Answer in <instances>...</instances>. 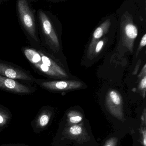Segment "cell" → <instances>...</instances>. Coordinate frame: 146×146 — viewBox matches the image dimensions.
Instances as JSON below:
<instances>
[{
	"label": "cell",
	"instance_id": "cell-1",
	"mask_svg": "<svg viewBox=\"0 0 146 146\" xmlns=\"http://www.w3.org/2000/svg\"><path fill=\"white\" fill-rule=\"evenodd\" d=\"M15 7L18 21L25 33L38 43L36 11L33 8L31 3L28 0H16Z\"/></svg>",
	"mask_w": 146,
	"mask_h": 146
},
{
	"label": "cell",
	"instance_id": "cell-2",
	"mask_svg": "<svg viewBox=\"0 0 146 146\" xmlns=\"http://www.w3.org/2000/svg\"><path fill=\"white\" fill-rule=\"evenodd\" d=\"M36 17L39 32L46 42L58 50L60 43L55 26V16L47 10L39 9L36 11Z\"/></svg>",
	"mask_w": 146,
	"mask_h": 146
},
{
	"label": "cell",
	"instance_id": "cell-3",
	"mask_svg": "<svg viewBox=\"0 0 146 146\" xmlns=\"http://www.w3.org/2000/svg\"><path fill=\"white\" fill-rule=\"evenodd\" d=\"M120 25L123 44L132 52L139 31L134 22L133 16L127 12L122 16Z\"/></svg>",
	"mask_w": 146,
	"mask_h": 146
},
{
	"label": "cell",
	"instance_id": "cell-4",
	"mask_svg": "<svg viewBox=\"0 0 146 146\" xmlns=\"http://www.w3.org/2000/svg\"><path fill=\"white\" fill-rule=\"evenodd\" d=\"M25 56L31 64L33 62H41L53 69L62 77H67V75L57 63L49 56L39 50L31 48H25L23 49Z\"/></svg>",
	"mask_w": 146,
	"mask_h": 146
},
{
	"label": "cell",
	"instance_id": "cell-5",
	"mask_svg": "<svg viewBox=\"0 0 146 146\" xmlns=\"http://www.w3.org/2000/svg\"><path fill=\"white\" fill-rule=\"evenodd\" d=\"M105 106L113 116L121 121L125 120L122 98L116 90L111 89L108 91L105 98Z\"/></svg>",
	"mask_w": 146,
	"mask_h": 146
},
{
	"label": "cell",
	"instance_id": "cell-6",
	"mask_svg": "<svg viewBox=\"0 0 146 146\" xmlns=\"http://www.w3.org/2000/svg\"><path fill=\"white\" fill-rule=\"evenodd\" d=\"M64 138L74 141L79 144L88 142L91 137L83 123L67 126L62 133Z\"/></svg>",
	"mask_w": 146,
	"mask_h": 146
},
{
	"label": "cell",
	"instance_id": "cell-7",
	"mask_svg": "<svg viewBox=\"0 0 146 146\" xmlns=\"http://www.w3.org/2000/svg\"><path fill=\"white\" fill-rule=\"evenodd\" d=\"M45 89L52 91H68L80 88L82 84L78 81H46L37 80L34 81Z\"/></svg>",
	"mask_w": 146,
	"mask_h": 146
},
{
	"label": "cell",
	"instance_id": "cell-8",
	"mask_svg": "<svg viewBox=\"0 0 146 146\" xmlns=\"http://www.w3.org/2000/svg\"><path fill=\"white\" fill-rule=\"evenodd\" d=\"M0 75L13 80L34 81L33 77L21 68L0 62Z\"/></svg>",
	"mask_w": 146,
	"mask_h": 146
},
{
	"label": "cell",
	"instance_id": "cell-9",
	"mask_svg": "<svg viewBox=\"0 0 146 146\" xmlns=\"http://www.w3.org/2000/svg\"><path fill=\"white\" fill-rule=\"evenodd\" d=\"M0 88L16 94H29L33 92L32 89L28 86L1 75H0Z\"/></svg>",
	"mask_w": 146,
	"mask_h": 146
},
{
	"label": "cell",
	"instance_id": "cell-10",
	"mask_svg": "<svg viewBox=\"0 0 146 146\" xmlns=\"http://www.w3.org/2000/svg\"><path fill=\"white\" fill-rule=\"evenodd\" d=\"M111 21L106 20L102 23L98 27L96 28L93 34L92 38L88 48V56H91L93 52V49L96 44L99 41V39L106 34L109 29L111 26Z\"/></svg>",
	"mask_w": 146,
	"mask_h": 146
},
{
	"label": "cell",
	"instance_id": "cell-11",
	"mask_svg": "<svg viewBox=\"0 0 146 146\" xmlns=\"http://www.w3.org/2000/svg\"><path fill=\"white\" fill-rule=\"evenodd\" d=\"M67 126L75 125L81 123L83 120V116L81 113L76 111L71 110L68 113Z\"/></svg>",
	"mask_w": 146,
	"mask_h": 146
},
{
	"label": "cell",
	"instance_id": "cell-12",
	"mask_svg": "<svg viewBox=\"0 0 146 146\" xmlns=\"http://www.w3.org/2000/svg\"><path fill=\"white\" fill-rule=\"evenodd\" d=\"M51 117V113L48 110H44L42 111L36 120L37 127L40 128L45 127L49 124Z\"/></svg>",
	"mask_w": 146,
	"mask_h": 146
},
{
	"label": "cell",
	"instance_id": "cell-13",
	"mask_svg": "<svg viewBox=\"0 0 146 146\" xmlns=\"http://www.w3.org/2000/svg\"><path fill=\"white\" fill-rule=\"evenodd\" d=\"M9 119L8 113L2 109L0 108V127L7 124Z\"/></svg>",
	"mask_w": 146,
	"mask_h": 146
},
{
	"label": "cell",
	"instance_id": "cell-14",
	"mask_svg": "<svg viewBox=\"0 0 146 146\" xmlns=\"http://www.w3.org/2000/svg\"><path fill=\"white\" fill-rule=\"evenodd\" d=\"M105 40H106V38H104L102 40H99L96 44L93 49V54H97L101 52L105 43Z\"/></svg>",
	"mask_w": 146,
	"mask_h": 146
},
{
	"label": "cell",
	"instance_id": "cell-15",
	"mask_svg": "<svg viewBox=\"0 0 146 146\" xmlns=\"http://www.w3.org/2000/svg\"><path fill=\"white\" fill-rule=\"evenodd\" d=\"M140 133V141L143 146H146V127L141 126L139 129Z\"/></svg>",
	"mask_w": 146,
	"mask_h": 146
},
{
	"label": "cell",
	"instance_id": "cell-16",
	"mask_svg": "<svg viewBox=\"0 0 146 146\" xmlns=\"http://www.w3.org/2000/svg\"><path fill=\"white\" fill-rule=\"evenodd\" d=\"M146 88V76L145 75L142 80H141L139 86V89L142 92L144 98L145 97Z\"/></svg>",
	"mask_w": 146,
	"mask_h": 146
},
{
	"label": "cell",
	"instance_id": "cell-17",
	"mask_svg": "<svg viewBox=\"0 0 146 146\" xmlns=\"http://www.w3.org/2000/svg\"><path fill=\"white\" fill-rule=\"evenodd\" d=\"M118 141V139L117 137H111L106 141L103 146H116Z\"/></svg>",
	"mask_w": 146,
	"mask_h": 146
},
{
	"label": "cell",
	"instance_id": "cell-18",
	"mask_svg": "<svg viewBox=\"0 0 146 146\" xmlns=\"http://www.w3.org/2000/svg\"><path fill=\"white\" fill-rule=\"evenodd\" d=\"M146 44V34H144V36L141 38V41L140 43L139 46V48L138 49V51L137 52V55L139 54V52L141 50L145 47Z\"/></svg>",
	"mask_w": 146,
	"mask_h": 146
},
{
	"label": "cell",
	"instance_id": "cell-19",
	"mask_svg": "<svg viewBox=\"0 0 146 146\" xmlns=\"http://www.w3.org/2000/svg\"><path fill=\"white\" fill-rule=\"evenodd\" d=\"M146 111L145 110H144L143 115L141 117V126L146 127Z\"/></svg>",
	"mask_w": 146,
	"mask_h": 146
},
{
	"label": "cell",
	"instance_id": "cell-20",
	"mask_svg": "<svg viewBox=\"0 0 146 146\" xmlns=\"http://www.w3.org/2000/svg\"><path fill=\"white\" fill-rule=\"evenodd\" d=\"M7 0H0V7L7 1Z\"/></svg>",
	"mask_w": 146,
	"mask_h": 146
},
{
	"label": "cell",
	"instance_id": "cell-21",
	"mask_svg": "<svg viewBox=\"0 0 146 146\" xmlns=\"http://www.w3.org/2000/svg\"><path fill=\"white\" fill-rule=\"evenodd\" d=\"M1 146H26L25 145H3Z\"/></svg>",
	"mask_w": 146,
	"mask_h": 146
},
{
	"label": "cell",
	"instance_id": "cell-22",
	"mask_svg": "<svg viewBox=\"0 0 146 146\" xmlns=\"http://www.w3.org/2000/svg\"><path fill=\"white\" fill-rule=\"evenodd\" d=\"M28 1H29L30 2L32 3L33 2L35 1H37V0H28Z\"/></svg>",
	"mask_w": 146,
	"mask_h": 146
},
{
	"label": "cell",
	"instance_id": "cell-23",
	"mask_svg": "<svg viewBox=\"0 0 146 146\" xmlns=\"http://www.w3.org/2000/svg\"><path fill=\"white\" fill-rule=\"evenodd\" d=\"M49 1H55V0H49Z\"/></svg>",
	"mask_w": 146,
	"mask_h": 146
}]
</instances>
